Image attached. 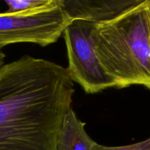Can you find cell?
<instances>
[{"instance_id":"obj_2","label":"cell","mask_w":150,"mask_h":150,"mask_svg":"<svg viewBox=\"0 0 150 150\" xmlns=\"http://www.w3.org/2000/svg\"><path fill=\"white\" fill-rule=\"evenodd\" d=\"M149 1L107 22L93 23L91 36L103 67L117 88L150 89Z\"/></svg>"},{"instance_id":"obj_6","label":"cell","mask_w":150,"mask_h":150,"mask_svg":"<svg viewBox=\"0 0 150 150\" xmlns=\"http://www.w3.org/2000/svg\"><path fill=\"white\" fill-rule=\"evenodd\" d=\"M85 123L70 108L62 121L57 140V150H94L97 143L87 134Z\"/></svg>"},{"instance_id":"obj_8","label":"cell","mask_w":150,"mask_h":150,"mask_svg":"<svg viewBox=\"0 0 150 150\" xmlns=\"http://www.w3.org/2000/svg\"><path fill=\"white\" fill-rule=\"evenodd\" d=\"M94 150H150V137L142 142L121 146H107L97 144Z\"/></svg>"},{"instance_id":"obj_3","label":"cell","mask_w":150,"mask_h":150,"mask_svg":"<svg viewBox=\"0 0 150 150\" xmlns=\"http://www.w3.org/2000/svg\"><path fill=\"white\" fill-rule=\"evenodd\" d=\"M73 20L59 5L0 13V49L10 44L54 43Z\"/></svg>"},{"instance_id":"obj_10","label":"cell","mask_w":150,"mask_h":150,"mask_svg":"<svg viewBox=\"0 0 150 150\" xmlns=\"http://www.w3.org/2000/svg\"><path fill=\"white\" fill-rule=\"evenodd\" d=\"M149 10H150V0H149Z\"/></svg>"},{"instance_id":"obj_5","label":"cell","mask_w":150,"mask_h":150,"mask_svg":"<svg viewBox=\"0 0 150 150\" xmlns=\"http://www.w3.org/2000/svg\"><path fill=\"white\" fill-rule=\"evenodd\" d=\"M149 0H62V7L73 21L100 23L109 21Z\"/></svg>"},{"instance_id":"obj_4","label":"cell","mask_w":150,"mask_h":150,"mask_svg":"<svg viewBox=\"0 0 150 150\" xmlns=\"http://www.w3.org/2000/svg\"><path fill=\"white\" fill-rule=\"evenodd\" d=\"M93 23L73 21L63 33L67 48L69 76L87 94H96L117 87L116 81L104 70L96 53L91 36Z\"/></svg>"},{"instance_id":"obj_9","label":"cell","mask_w":150,"mask_h":150,"mask_svg":"<svg viewBox=\"0 0 150 150\" xmlns=\"http://www.w3.org/2000/svg\"><path fill=\"white\" fill-rule=\"evenodd\" d=\"M4 59H5V54L0 51V69L4 64Z\"/></svg>"},{"instance_id":"obj_1","label":"cell","mask_w":150,"mask_h":150,"mask_svg":"<svg viewBox=\"0 0 150 150\" xmlns=\"http://www.w3.org/2000/svg\"><path fill=\"white\" fill-rule=\"evenodd\" d=\"M75 92L67 68L23 56L0 69V150H57Z\"/></svg>"},{"instance_id":"obj_7","label":"cell","mask_w":150,"mask_h":150,"mask_svg":"<svg viewBox=\"0 0 150 150\" xmlns=\"http://www.w3.org/2000/svg\"><path fill=\"white\" fill-rule=\"evenodd\" d=\"M8 6L7 12L35 10L50 6H62V0H4Z\"/></svg>"}]
</instances>
